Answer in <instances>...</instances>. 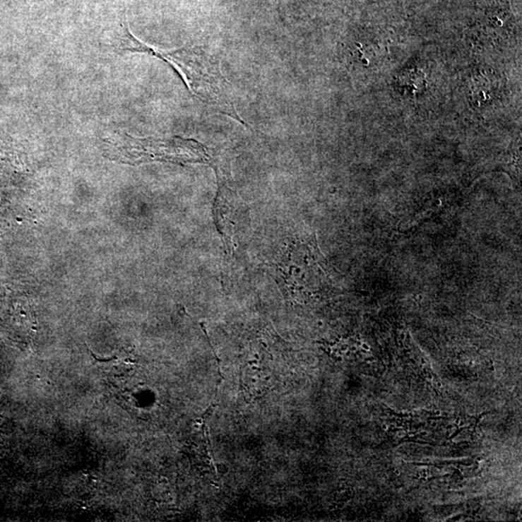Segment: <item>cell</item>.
I'll list each match as a JSON object with an SVG mask.
<instances>
[{
  "instance_id": "obj_1",
  "label": "cell",
  "mask_w": 522,
  "mask_h": 522,
  "mask_svg": "<svg viewBox=\"0 0 522 522\" xmlns=\"http://www.w3.org/2000/svg\"><path fill=\"white\" fill-rule=\"evenodd\" d=\"M123 44L127 51L144 52L167 62L177 71L190 93L199 101L244 124L230 96V85L219 65L206 49L190 45L169 51L157 49L134 36L129 28Z\"/></svg>"
}]
</instances>
